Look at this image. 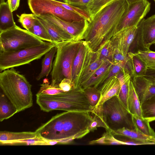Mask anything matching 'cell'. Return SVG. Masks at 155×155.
<instances>
[{
    "label": "cell",
    "instance_id": "1",
    "mask_svg": "<svg viewBox=\"0 0 155 155\" xmlns=\"http://www.w3.org/2000/svg\"><path fill=\"white\" fill-rule=\"evenodd\" d=\"M129 5L127 0H116L101 10L88 22L82 40L87 43L93 51H96L101 44L110 40L117 32Z\"/></svg>",
    "mask_w": 155,
    "mask_h": 155
},
{
    "label": "cell",
    "instance_id": "2",
    "mask_svg": "<svg viewBox=\"0 0 155 155\" xmlns=\"http://www.w3.org/2000/svg\"><path fill=\"white\" fill-rule=\"evenodd\" d=\"M31 87L25 76L14 68L0 73L1 89L15 107L18 113L33 105Z\"/></svg>",
    "mask_w": 155,
    "mask_h": 155
},
{
    "label": "cell",
    "instance_id": "3",
    "mask_svg": "<svg viewBox=\"0 0 155 155\" xmlns=\"http://www.w3.org/2000/svg\"><path fill=\"white\" fill-rule=\"evenodd\" d=\"M36 95L37 104L41 110L45 112L58 110L91 113L93 109L84 90L79 87L54 95L36 94Z\"/></svg>",
    "mask_w": 155,
    "mask_h": 155
},
{
    "label": "cell",
    "instance_id": "4",
    "mask_svg": "<svg viewBox=\"0 0 155 155\" xmlns=\"http://www.w3.org/2000/svg\"><path fill=\"white\" fill-rule=\"evenodd\" d=\"M82 40H71L56 44L57 51L51 73V85L58 84L65 78L72 81V64Z\"/></svg>",
    "mask_w": 155,
    "mask_h": 155
},
{
    "label": "cell",
    "instance_id": "5",
    "mask_svg": "<svg viewBox=\"0 0 155 155\" xmlns=\"http://www.w3.org/2000/svg\"><path fill=\"white\" fill-rule=\"evenodd\" d=\"M56 45L51 42L11 51H0V71L30 63L40 59Z\"/></svg>",
    "mask_w": 155,
    "mask_h": 155
},
{
    "label": "cell",
    "instance_id": "6",
    "mask_svg": "<svg viewBox=\"0 0 155 155\" xmlns=\"http://www.w3.org/2000/svg\"><path fill=\"white\" fill-rule=\"evenodd\" d=\"M88 111H65L60 144L70 143L90 132L88 127L93 120Z\"/></svg>",
    "mask_w": 155,
    "mask_h": 155
},
{
    "label": "cell",
    "instance_id": "7",
    "mask_svg": "<svg viewBox=\"0 0 155 155\" xmlns=\"http://www.w3.org/2000/svg\"><path fill=\"white\" fill-rule=\"evenodd\" d=\"M45 42L17 25L0 32V51H11L31 47Z\"/></svg>",
    "mask_w": 155,
    "mask_h": 155
},
{
    "label": "cell",
    "instance_id": "8",
    "mask_svg": "<svg viewBox=\"0 0 155 155\" xmlns=\"http://www.w3.org/2000/svg\"><path fill=\"white\" fill-rule=\"evenodd\" d=\"M103 112L107 124L111 130L123 127L132 129L135 128L133 115L117 96L113 97L103 104Z\"/></svg>",
    "mask_w": 155,
    "mask_h": 155
},
{
    "label": "cell",
    "instance_id": "9",
    "mask_svg": "<svg viewBox=\"0 0 155 155\" xmlns=\"http://www.w3.org/2000/svg\"><path fill=\"white\" fill-rule=\"evenodd\" d=\"M28 2L31 11L36 16L50 14L68 22L80 21L85 19L59 5L54 0H28Z\"/></svg>",
    "mask_w": 155,
    "mask_h": 155
},
{
    "label": "cell",
    "instance_id": "10",
    "mask_svg": "<svg viewBox=\"0 0 155 155\" xmlns=\"http://www.w3.org/2000/svg\"><path fill=\"white\" fill-rule=\"evenodd\" d=\"M155 43V15L143 19L137 25L135 38L131 45L133 49L131 52L149 50Z\"/></svg>",
    "mask_w": 155,
    "mask_h": 155
},
{
    "label": "cell",
    "instance_id": "11",
    "mask_svg": "<svg viewBox=\"0 0 155 155\" xmlns=\"http://www.w3.org/2000/svg\"><path fill=\"white\" fill-rule=\"evenodd\" d=\"M150 8V3L147 0L129 4L126 13L118 26L117 32L127 27L137 26Z\"/></svg>",
    "mask_w": 155,
    "mask_h": 155
},
{
    "label": "cell",
    "instance_id": "12",
    "mask_svg": "<svg viewBox=\"0 0 155 155\" xmlns=\"http://www.w3.org/2000/svg\"><path fill=\"white\" fill-rule=\"evenodd\" d=\"M96 51H93L87 43L82 40L79 50L73 61L72 77L75 87L82 73L96 58Z\"/></svg>",
    "mask_w": 155,
    "mask_h": 155
},
{
    "label": "cell",
    "instance_id": "13",
    "mask_svg": "<svg viewBox=\"0 0 155 155\" xmlns=\"http://www.w3.org/2000/svg\"><path fill=\"white\" fill-rule=\"evenodd\" d=\"M137 26L127 27L117 32L110 39L115 48L127 56L135 39Z\"/></svg>",
    "mask_w": 155,
    "mask_h": 155
},
{
    "label": "cell",
    "instance_id": "14",
    "mask_svg": "<svg viewBox=\"0 0 155 155\" xmlns=\"http://www.w3.org/2000/svg\"><path fill=\"white\" fill-rule=\"evenodd\" d=\"M41 16L55 24L78 41L82 40L83 35L88 24V21L85 19L80 21L68 22L50 14Z\"/></svg>",
    "mask_w": 155,
    "mask_h": 155
},
{
    "label": "cell",
    "instance_id": "15",
    "mask_svg": "<svg viewBox=\"0 0 155 155\" xmlns=\"http://www.w3.org/2000/svg\"><path fill=\"white\" fill-rule=\"evenodd\" d=\"M140 104L155 94V83L144 77L131 79Z\"/></svg>",
    "mask_w": 155,
    "mask_h": 155
},
{
    "label": "cell",
    "instance_id": "16",
    "mask_svg": "<svg viewBox=\"0 0 155 155\" xmlns=\"http://www.w3.org/2000/svg\"><path fill=\"white\" fill-rule=\"evenodd\" d=\"M46 29L53 43L55 44L71 40H78L58 26L41 16H37Z\"/></svg>",
    "mask_w": 155,
    "mask_h": 155
},
{
    "label": "cell",
    "instance_id": "17",
    "mask_svg": "<svg viewBox=\"0 0 155 155\" xmlns=\"http://www.w3.org/2000/svg\"><path fill=\"white\" fill-rule=\"evenodd\" d=\"M113 64L111 61L106 60L89 80L80 88L83 90L89 87L98 88L108 78Z\"/></svg>",
    "mask_w": 155,
    "mask_h": 155
},
{
    "label": "cell",
    "instance_id": "18",
    "mask_svg": "<svg viewBox=\"0 0 155 155\" xmlns=\"http://www.w3.org/2000/svg\"><path fill=\"white\" fill-rule=\"evenodd\" d=\"M120 87L119 81L116 76H112L106 80L98 88L101 92V96L96 106L103 105L110 98L118 96Z\"/></svg>",
    "mask_w": 155,
    "mask_h": 155
},
{
    "label": "cell",
    "instance_id": "19",
    "mask_svg": "<svg viewBox=\"0 0 155 155\" xmlns=\"http://www.w3.org/2000/svg\"><path fill=\"white\" fill-rule=\"evenodd\" d=\"M38 136L35 132H13L7 131L0 132V145H16L21 140L34 139Z\"/></svg>",
    "mask_w": 155,
    "mask_h": 155
},
{
    "label": "cell",
    "instance_id": "20",
    "mask_svg": "<svg viewBox=\"0 0 155 155\" xmlns=\"http://www.w3.org/2000/svg\"><path fill=\"white\" fill-rule=\"evenodd\" d=\"M127 109L129 112L133 115H136L143 117L141 104L131 79L129 80L128 82Z\"/></svg>",
    "mask_w": 155,
    "mask_h": 155
},
{
    "label": "cell",
    "instance_id": "21",
    "mask_svg": "<svg viewBox=\"0 0 155 155\" xmlns=\"http://www.w3.org/2000/svg\"><path fill=\"white\" fill-rule=\"evenodd\" d=\"M16 25L12 12L8 2L0 4V32L10 29Z\"/></svg>",
    "mask_w": 155,
    "mask_h": 155
},
{
    "label": "cell",
    "instance_id": "22",
    "mask_svg": "<svg viewBox=\"0 0 155 155\" xmlns=\"http://www.w3.org/2000/svg\"><path fill=\"white\" fill-rule=\"evenodd\" d=\"M114 136L126 137L130 138L153 142L155 144V138L146 135L138 131L136 128L129 129L125 127L117 130H110Z\"/></svg>",
    "mask_w": 155,
    "mask_h": 155
},
{
    "label": "cell",
    "instance_id": "23",
    "mask_svg": "<svg viewBox=\"0 0 155 155\" xmlns=\"http://www.w3.org/2000/svg\"><path fill=\"white\" fill-rule=\"evenodd\" d=\"M127 56L132 68V78L144 76L148 68L145 63L135 53L129 52Z\"/></svg>",
    "mask_w": 155,
    "mask_h": 155
},
{
    "label": "cell",
    "instance_id": "24",
    "mask_svg": "<svg viewBox=\"0 0 155 155\" xmlns=\"http://www.w3.org/2000/svg\"><path fill=\"white\" fill-rule=\"evenodd\" d=\"M96 51L97 55L96 58L82 73L78 82L77 87H80L89 80L106 60L100 59L99 53L97 51Z\"/></svg>",
    "mask_w": 155,
    "mask_h": 155
},
{
    "label": "cell",
    "instance_id": "25",
    "mask_svg": "<svg viewBox=\"0 0 155 155\" xmlns=\"http://www.w3.org/2000/svg\"><path fill=\"white\" fill-rule=\"evenodd\" d=\"M15 107L5 95L1 92L0 94V121L9 119L17 113Z\"/></svg>",
    "mask_w": 155,
    "mask_h": 155
},
{
    "label": "cell",
    "instance_id": "26",
    "mask_svg": "<svg viewBox=\"0 0 155 155\" xmlns=\"http://www.w3.org/2000/svg\"><path fill=\"white\" fill-rule=\"evenodd\" d=\"M91 113L93 114V117H92V120L88 127L90 132L94 131L97 127H100L104 128L106 130H110L103 114V105L96 106Z\"/></svg>",
    "mask_w": 155,
    "mask_h": 155
},
{
    "label": "cell",
    "instance_id": "27",
    "mask_svg": "<svg viewBox=\"0 0 155 155\" xmlns=\"http://www.w3.org/2000/svg\"><path fill=\"white\" fill-rule=\"evenodd\" d=\"M57 47L55 45L45 55L41 63L40 72L36 78L39 81L45 76L47 77L52 70V63L53 58L56 53Z\"/></svg>",
    "mask_w": 155,
    "mask_h": 155
},
{
    "label": "cell",
    "instance_id": "28",
    "mask_svg": "<svg viewBox=\"0 0 155 155\" xmlns=\"http://www.w3.org/2000/svg\"><path fill=\"white\" fill-rule=\"evenodd\" d=\"M142 116L150 122L155 120V94L141 104Z\"/></svg>",
    "mask_w": 155,
    "mask_h": 155
},
{
    "label": "cell",
    "instance_id": "29",
    "mask_svg": "<svg viewBox=\"0 0 155 155\" xmlns=\"http://www.w3.org/2000/svg\"><path fill=\"white\" fill-rule=\"evenodd\" d=\"M133 120L135 128L143 134L155 138V132L150 125V122L143 117L133 115Z\"/></svg>",
    "mask_w": 155,
    "mask_h": 155
},
{
    "label": "cell",
    "instance_id": "30",
    "mask_svg": "<svg viewBox=\"0 0 155 155\" xmlns=\"http://www.w3.org/2000/svg\"><path fill=\"white\" fill-rule=\"evenodd\" d=\"M28 31L44 41L53 43L46 29L37 16L34 25Z\"/></svg>",
    "mask_w": 155,
    "mask_h": 155
},
{
    "label": "cell",
    "instance_id": "31",
    "mask_svg": "<svg viewBox=\"0 0 155 155\" xmlns=\"http://www.w3.org/2000/svg\"><path fill=\"white\" fill-rule=\"evenodd\" d=\"M116 0H91L85 9L89 13L91 20L101 10Z\"/></svg>",
    "mask_w": 155,
    "mask_h": 155
},
{
    "label": "cell",
    "instance_id": "32",
    "mask_svg": "<svg viewBox=\"0 0 155 155\" xmlns=\"http://www.w3.org/2000/svg\"><path fill=\"white\" fill-rule=\"evenodd\" d=\"M100 138L89 142V144H102L107 145H124V142L120 140L116 139L111 133L110 130H106Z\"/></svg>",
    "mask_w": 155,
    "mask_h": 155
},
{
    "label": "cell",
    "instance_id": "33",
    "mask_svg": "<svg viewBox=\"0 0 155 155\" xmlns=\"http://www.w3.org/2000/svg\"><path fill=\"white\" fill-rule=\"evenodd\" d=\"M59 5L65 9L78 14L89 22L91 20V16L88 12L85 9L74 6L65 2L63 0H54Z\"/></svg>",
    "mask_w": 155,
    "mask_h": 155
},
{
    "label": "cell",
    "instance_id": "34",
    "mask_svg": "<svg viewBox=\"0 0 155 155\" xmlns=\"http://www.w3.org/2000/svg\"><path fill=\"white\" fill-rule=\"evenodd\" d=\"M114 50L110 39L101 44L97 51L99 54L100 59L111 61Z\"/></svg>",
    "mask_w": 155,
    "mask_h": 155
},
{
    "label": "cell",
    "instance_id": "35",
    "mask_svg": "<svg viewBox=\"0 0 155 155\" xmlns=\"http://www.w3.org/2000/svg\"><path fill=\"white\" fill-rule=\"evenodd\" d=\"M83 90L90 106L93 109L97 105L100 99L101 94L100 90L95 87H89Z\"/></svg>",
    "mask_w": 155,
    "mask_h": 155
},
{
    "label": "cell",
    "instance_id": "36",
    "mask_svg": "<svg viewBox=\"0 0 155 155\" xmlns=\"http://www.w3.org/2000/svg\"><path fill=\"white\" fill-rule=\"evenodd\" d=\"M135 53L143 61L148 68H155V51L150 49L139 50Z\"/></svg>",
    "mask_w": 155,
    "mask_h": 155
},
{
    "label": "cell",
    "instance_id": "37",
    "mask_svg": "<svg viewBox=\"0 0 155 155\" xmlns=\"http://www.w3.org/2000/svg\"><path fill=\"white\" fill-rule=\"evenodd\" d=\"M40 86L37 94L54 95L64 92L59 87V84L52 85L49 83H45L41 84Z\"/></svg>",
    "mask_w": 155,
    "mask_h": 155
},
{
    "label": "cell",
    "instance_id": "38",
    "mask_svg": "<svg viewBox=\"0 0 155 155\" xmlns=\"http://www.w3.org/2000/svg\"><path fill=\"white\" fill-rule=\"evenodd\" d=\"M17 16L18 21L28 31L34 25L37 18V16L33 14L23 13L20 15Z\"/></svg>",
    "mask_w": 155,
    "mask_h": 155
},
{
    "label": "cell",
    "instance_id": "39",
    "mask_svg": "<svg viewBox=\"0 0 155 155\" xmlns=\"http://www.w3.org/2000/svg\"><path fill=\"white\" fill-rule=\"evenodd\" d=\"M130 80L120 84V89L119 94L117 96L121 102L127 108L128 82Z\"/></svg>",
    "mask_w": 155,
    "mask_h": 155
},
{
    "label": "cell",
    "instance_id": "40",
    "mask_svg": "<svg viewBox=\"0 0 155 155\" xmlns=\"http://www.w3.org/2000/svg\"><path fill=\"white\" fill-rule=\"evenodd\" d=\"M59 86L64 92L68 91L75 87L73 81L66 78L61 81L59 84Z\"/></svg>",
    "mask_w": 155,
    "mask_h": 155
},
{
    "label": "cell",
    "instance_id": "41",
    "mask_svg": "<svg viewBox=\"0 0 155 155\" xmlns=\"http://www.w3.org/2000/svg\"><path fill=\"white\" fill-rule=\"evenodd\" d=\"M124 137L125 138L120 140L123 141L124 142L125 145H136L146 144H155L153 142L131 139L126 137Z\"/></svg>",
    "mask_w": 155,
    "mask_h": 155
},
{
    "label": "cell",
    "instance_id": "42",
    "mask_svg": "<svg viewBox=\"0 0 155 155\" xmlns=\"http://www.w3.org/2000/svg\"><path fill=\"white\" fill-rule=\"evenodd\" d=\"M90 1L91 0H71L68 4L85 9Z\"/></svg>",
    "mask_w": 155,
    "mask_h": 155
},
{
    "label": "cell",
    "instance_id": "43",
    "mask_svg": "<svg viewBox=\"0 0 155 155\" xmlns=\"http://www.w3.org/2000/svg\"><path fill=\"white\" fill-rule=\"evenodd\" d=\"M123 69H124L119 66L113 64L111 67L110 72L107 79L112 76H116Z\"/></svg>",
    "mask_w": 155,
    "mask_h": 155
},
{
    "label": "cell",
    "instance_id": "44",
    "mask_svg": "<svg viewBox=\"0 0 155 155\" xmlns=\"http://www.w3.org/2000/svg\"><path fill=\"white\" fill-rule=\"evenodd\" d=\"M11 10L13 12L16 10L19 6L20 0H7Z\"/></svg>",
    "mask_w": 155,
    "mask_h": 155
},
{
    "label": "cell",
    "instance_id": "45",
    "mask_svg": "<svg viewBox=\"0 0 155 155\" xmlns=\"http://www.w3.org/2000/svg\"><path fill=\"white\" fill-rule=\"evenodd\" d=\"M129 4L134 3L141 0H127Z\"/></svg>",
    "mask_w": 155,
    "mask_h": 155
},
{
    "label": "cell",
    "instance_id": "46",
    "mask_svg": "<svg viewBox=\"0 0 155 155\" xmlns=\"http://www.w3.org/2000/svg\"><path fill=\"white\" fill-rule=\"evenodd\" d=\"M71 0H63L64 2L67 3H68Z\"/></svg>",
    "mask_w": 155,
    "mask_h": 155
},
{
    "label": "cell",
    "instance_id": "47",
    "mask_svg": "<svg viewBox=\"0 0 155 155\" xmlns=\"http://www.w3.org/2000/svg\"><path fill=\"white\" fill-rule=\"evenodd\" d=\"M5 2V0H0V4Z\"/></svg>",
    "mask_w": 155,
    "mask_h": 155
},
{
    "label": "cell",
    "instance_id": "48",
    "mask_svg": "<svg viewBox=\"0 0 155 155\" xmlns=\"http://www.w3.org/2000/svg\"><path fill=\"white\" fill-rule=\"evenodd\" d=\"M155 83V80L153 81Z\"/></svg>",
    "mask_w": 155,
    "mask_h": 155
},
{
    "label": "cell",
    "instance_id": "49",
    "mask_svg": "<svg viewBox=\"0 0 155 155\" xmlns=\"http://www.w3.org/2000/svg\"><path fill=\"white\" fill-rule=\"evenodd\" d=\"M154 0V1H155V0Z\"/></svg>",
    "mask_w": 155,
    "mask_h": 155
},
{
    "label": "cell",
    "instance_id": "50",
    "mask_svg": "<svg viewBox=\"0 0 155 155\" xmlns=\"http://www.w3.org/2000/svg\"><path fill=\"white\" fill-rule=\"evenodd\" d=\"M154 45H155V43L154 44Z\"/></svg>",
    "mask_w": 155,
    "mask_h": 155
}]
</instances>
